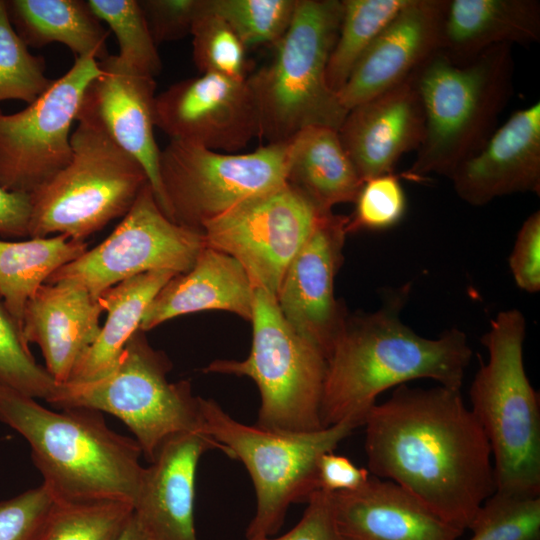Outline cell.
<instances>
[{
  "label": "cell",
  "mask_w": 540,
  "mask_h": 540,
  "mask_svg": "<svg viewBox=\"0 0 540 540\" xmlns=\"http://www.w3.org/2000/svg\"><path fill=\"white\" fill-rule=\"evenodd\" d=\"M332 498L345 540H457L464 532L400 485L372 474L360 488Z\"/></svg>",
  "instance_id": "obj_23"
},
{
  "label": "cell",
  "mask_w": 540,
  "mask_h": 540,
  "mask_svg": "<svg viewBox=\"0 0 540 540\" xmlns=\"http://www.w3.org/2000/svg\"><path fill=\"white\" fill-rule=\"evenodd\" d=\"M323 214L287 183L202 227L205 245L236 259L255 289L277 296L286 269Z\"/></svg>",
  "instance_id": "obj_14"
},
{
  "label": "cell",
  "mask_w": 540,
  "mask_h": 540,
  "mask_svg": "<svg viewBox=\"0 0 540 540\" xmlns=\"http://www.w3.org/2000/svg\"><path fill=\"white\" fill-rule=\"evenodd\" d=\"M539 40V1L448 0L440 51L465 65L493 46Z\"/></svg>",
  "instance_id": "obj_25"
},
{
  "label": "cell",
  "mask_w": 540,
  "mask_h": 540,
  "mask_svg": "<svg viewBox=\"0 0 540 540\" xmlns=\"http://www.w3.org/2000/svg\"><path fill=\"white\" fill-rule=\"evenodd\" d=\"M468 529L469 540H540V496L495 491Z\"/></svg>",
  "instance_id": "obj_36"
},
{
  "label": "cell",
  "mask_w": 540,
  "mask_h": 540,
  "mask_svg": "<svg viewBox=\"0 0 540 540\" xmlns=\"http://www.w3.org/2000/svg\"><path fill=\"white\" fill-rule=\"evenodd\" d=\"M448 0H410L357 62L338 92L353 107L412 76L440 51Z\"/></svg>",
  "instance_id": "obj_18"
},
{
  "label": "cell",
  "mask_w": 540,
  "mask_h": 540,
  "mask_svg": "<svg viewBox=\"0 0 540 540\" xmlns=\"http://www.w3.org/2000/svg\"><path fill=\"white\" fill-rule=\"evenodd\" d=\"M204 246L202 231L170 220L147 183L103 242L56 270L45 283L74 282L98 299L106 289L143 273H186Z\"/></svg>",
  "instance_id": "obj_12"
},
{
  "label": "cell",
  "mask_w": 540,
  "mask_h": 540,
  "mask_svg": "<svg viewBox=\"0 0 540 540\" xmlns=\"http://www.w3.org/2000/svg\"><path fill=\"white\" fill-rule=\"evenodd\" d=\"M363 426L369 472L462 531L496 490L489 441L459 389L400 385Z\"/></svg>",
  "instance_id": "obj_1"
},
{
  "label": "cell",
  "mask_w": 540,
  "mask_h": 540,
  "mask_svg": "<svg viewBox=\"0 0 540 540\" xmlns=\"http://www.w3.org/2000/svg\"><path fill=\"white\" fill-rule=\"evenodd\" d=\"M246 540H345L336 524L332 493L318 489L307 501L299 522L287 533Z\"/></svg>",
  "instance_id": "obj_42"
},
{
  "label": "cell",
  "mask_w": 540,
  "mask_h": 540,
  "mask_svg": "<svg viewBox=\"0 0 540 540\" xmlns=\"http://www.w3.org/2000/svg\"><path fill=\"white\" fill-rule=\"evenodd\" d=\"M154 124L170 140L232 153L259 136L256 107L245 80L211 73L172 84L155 97Z\"/></svg>",
  "instance_id": "obj_15"
},
{
  "label": "cell",
  "mask_w": 540,
  "mask_h": 540,
  "mask_svg": "<svg viewBox=\"0 0 540 540\" xmlns=\"http://www.w3.org/2000/svg\"><path fill=\"white\" fill-rule=\"evenodd\" d=\"M202 432L240 460L256 493L246 539L275 536L293 503H307L319 489L318 462L359 427L351 420L309 432H283L243 424L212 399L200 397Z\"/></svg>",
  "instance_id": "obj_7"
},
{
  "label": "cell",
  "mask_w": 540,
  "mask_h": 540,
  "mask_svg": "<svg viewBox=\"0 0 540 540\" xmlns=\"http://www.w3.org/2000/svg\"><path fill=\"white\" fill-rule=\"evenodd\" d=\"M472 206L513 193L540 194V103L515 111L449 178Z\"/></svg>",
  "instance_id": "obj_20"
},
{
  "label": "cell",
  "mask_w": 540,
  "mask_h": 540,
  "mask_svg": "<svg viewBox=\"0 0 540 540\" xmlns=\"http://www.w3.org/2000/svg\"><path fill=\"white\" fill-rule=\"evenodd\" d=\"M252 344L244 360H215L205 373L251 378L260 393L256 426L274 431L309 432L324 428L321 400L326 357L284 319L276 298L255 289Z\"/></svg>",
  "instance_id": "obj_10"
},
{
  "label": "cell",
  "mask_w": 540,
  "mask_h": 540,
  "mask_svg": "<svg viewBox=\"0 0 540 540\" xmlns=\"http://www.w3.org/2000/svg\"><path fill=\"white\" fill-rule=\"evenodd\" d=\"M171 363L153 349L137 330L126 343L115 367L103 377L85 383L62 384L50 402L64 409L83 407L112 414L134 434L150 463L170 437L202 432L200 397L188 381L169 382Z\"/></svg>",
  "instance_id": "obj_9"
},
{
  "label": "cell",
  "mask_w": 540,
  "mask_h": 540,
  "mask_svg": "<svg viewBox=\"0 0 540 540\" xmlns=\"http://www.w3.org/2000/svg\"><path fill=\"white\" fill-rule=\"evenodd\" d=\"M175 275L170 271H151L106 289L98 297L100 305L107 312L105 323L66 384L94 381L109 373L117 364L128 340L139 330L148 305Z\"/></svg>",
  "instance_id": "obj_27"
},
{
  "label": "cell",
  "mask_w": 540,
  "mask_h": 540,
  "mask_svg": "<svg viewBox=\"0 0 540 540\" xmlns=\"http://www.w3.org/2000/svg\"><path fill=\"white\" fill-rule=\"evenodd\" d=\"M297 0H209L245 48L275 46L292 21Z\"/></svg>",
  "instance_id": "obj_37"
},
{
  "label": "cell",
  "mask_w": 540,
  "mask_h": 540,
  "mask_svg": "<svg viewBox=\"0 0 540 540\" xmlns=\"http://www.w3.org/2000/svg\"><path fill=\"white\" fill-rule=\"evenodd\" d=\"M117 540H158L143 524L132 515L125 529Z\"/></svg>",
  "instance_id": "obj_45"
},
{
  "label": "cell",
  "mask_w": 540,
  "mask_h": 540,
  "mask_svg": "<svg viewBox=\"0 0 540 540\" xmlns=\"http://www.w3.org/2000/svg\"><path fill=\"white\" fill-rule=\"evenodd\" d=\"M132 515L124 501H57L37 540H117Z\"/></svg>",
  "instance_id": "obj_31"
},
{
  "label": "cell",
  "mask_w": 540,
  "mask_h": 540,
  "mask_svg": "<svg viewBox=\"0 0 540 540\" xmlns=\"http://www.w3.org/2000/svg\"><path fill=\"white\" fill-rule=\"evenodd\" d=\"M71 159L32 192L30 238L65 235L83 240L124 217L149 183L142 165L93 121L78 117Z\"/></svg>",
  "instance_id": "obj_8"
},
{
  "label": "cell",
  "mask_w": 540,
  "mask_h": 540,
  "mask_svg": "<svg viewBox=\"0 0 540 540\" xmlns=\"http://www.w3.org/2000/svg\"><path fill=\"white\" fill-rule=\"evenodd\" d=\"M416 72L350 109L338 130L342 146L364 182L393 173L398 160L417 151L422 142L425 114Z\"/></svg>",
  "instance_id": "obj_19"
},
{
  "label": "cell",
  "mask_w": 540,
  "mask_h": 540,
  "mask_svg": "<svg viewBox=\"0 0 540 540\" xmlns=\"http://www.w3.org/2000/svg\"><path fill=\"white\" fill-rule=\"evenodd\" d=\"M87 3L114 33L119 45L117 56L140 73L155 78L162 69L161 59L139 1L87 0Z\"/></svg>",
  "instance_id": "obj_32"
},
{
  "label": "cell",
  "mask_w": 540,
  "mask_h": 540,
  "mask_svg": "<svg viewBox=\"0 0 540 540\" xmlns=\"http://www.w3.org/2000/svg\"><path fill=\"white\" fill-rule=\"evenodd\" d=\"M0 422L28 442L42 484L58 501L116 500L133 506L145 470L141 448L112 430L100 411L51 410L0 384Z\"/></svg>",
  "instance_id": "obj_3"
},
{
  "label": "cell",
  "mask_w": 540,
  "mask_h": 540,
  "mask_svg": "<svg viewBox=\"0 0 540 540\" xmlns=\"http://www.w3.org/2000/svg\"><path fill=\"white\" fill-rule=\"evenodd\" d=\"M516 285L528 292L540 290V212H533L522 224L509 257Z\"/></svg>",
  "instance_id": "obj_41"
},
{
  "label": "cell",
  "mask_w": 540,
  "mask_h": 540,
  "mask_svg": "<svg viewBox=\"0 0 540 540\" xmlns=\"http://www.w3.org/2000/svg\"><path fill=\"white\" fill-rule=\"evenodd\" d=\"M104 312L86 288L70 281L44 283L28 300L23 314L25 341L36 343L45 368L66 384L75 367L96 341Z\"/></svg>",
  "instance_id": "obj_22"
},
{
  "label": "cell",
  "mask_w": 540,
  "mask_h": 540,
  "mask_svg": "<svg viewBox=\"0 0 540 540\" xmlns=\"http://www.w3.org/2000/svg\"><path fill=\"white\" fill-rule=\"evenodd\" d=\"M349 217L321 214L301 249L288 265L276 301L287 323L327 357L347 316L334 295L343 262Z\"/></svg>",
  "instance_id": "obj_16"
},
{
  "label": "cell",
  "mask_w": 540,
  "mask_h": 540,
  "mask_svg": "<svg viewBox=\"0 0 540 540\" xmlns=\"http://www.w3.org/2000/svg\"><path fill=\"white\" fill-rule=\"evenodd\" d=\"M87 250V242L65 235L0 240V296L21 327L25 306L38 288Z\"/></svg>",
  "instance_id": "obj_29"
},
{
  "label": "cell",
  "mask_w": 540,
  "mask_h": 540,
  "mask_svg": "<svg viewBox=\"0 0 540 540\" xmlns=\"http://www.w3.org/2000/svg\"><path fill=\"white\" fill-rule=\"evenodd\" d=\"M57 501L44 484L0 501V540H37Z\"/></svg>",
  "instance_id": "obj_39"
},
{
  "label": "cell",
  "mask_w": 540,
  "mask_h": 540,
  "mask_svg": "<svg viewBox=\"0 0 540 540\" xmlns=\"http://www.w3.org/2000/svg\"><path fill=\"white\" fill-rule=\"evenodd\" d=\"M99 62L75 58L72 67L23 110L0 111V186L31 194L70 161V129Z\"/></svg>",
  "instance_id": "obj_13"
},
{
  "label": "cell",
  "mask_w": 540,
  "mask_h": 540,
  "mask_svg": "<svg viewBox=\"0 0 540 540\" xmlns=\"http://www.w3.org/2000/svg\"><path fill=\"white\" fill-rule=\"evenodd\" d=\"M45 60L30 53L14 29L6 1L0 0V102L36 100L52 84Z\"/></svg>",
  "instance_id": "obj_33"
},
{
  "label": "cell",
  "mask_w": 540,
  "mask_h": 540,
  "mask_svg": "<svg viewBox=\"0 0 540 540\" xmlns=\"http://www.w3.org/2000/svg\"><path fill=\"white\" fill-rule=\"evenodd\" d=\"M156 45L191 34L202 0H140Z\"/></svg>",
  "instance_id": "obj_40"
},
{
  "label": "cell",
  "mask_w": 540,
  "mask_h": 540,
  "mask_svg": "<svg viewBox=\"0 0 540 540\" xmlns=\"http://www.w3.org/2000/svg\"><path fill=\"white\" fill-rule=\"evenodd\" d=\"M287 143L244 154L170 140L161 150L160 208L173 222L202 231L237 204L286 183Z\"/></svg>",
  "instance_id": "obj_11"
},
{
  "label": "cell",
  "mask_w": 540,
  "mask_h": 540,
  "mask_svg": "<svg viewBox=\"0 0 540 540\" xmlns=\"http://www.w3.org/2000/svg\"><path fill=\"white\" fill-rule=\"evenodd\" d=\"M410 0H342V17L326 81L338 94L364 53Z\"/></svg>",
  "instance_id": "obj_30"
},
{
  "label": "cell",
  "mask_w": 540,
  "mask_h": 540,
  "mask_svg": "<svg viewBox=\"0 0 540 540\" xmlns=\"http://www.w3.org/2000/svg\"><path fill=\"white\" fill-rule=\"evenodd\" d=\"M513 74L510 44L493 46L465 65L454 64L441 51L430 57L416 72L425 130L408 177L435 173L450 178L476 155L513 93Z\"/></svg>",
  "instance_id": "obj_4"
},
{
  "label": "cell",
  "mask_w": 540,
  "mask_h": 540,
  "mask_svg": "<svg viewBox=\"0 0 540 540\" xmlns=\"http://www.w3.org/2000/svg\"><path fill=\"white\" fill-rule=\"evenodd\" d=\"M193 60L201 74L245 80L246 48L230 26L202 0L191 34Z\"/></svg>",
  "instance_id": "obj_34"
},
{
  "label": "cell",
  "mask_w": 540,
  "mask_h": 540,
  "mask_svg": "<svg viewBox=\"0 0 540 540\" xmlns=\"http://www.w3.org/2000/svg\"><path fill=\"white\" fill-rule=\"evenodd\" d=\"M286 183L326 213L337 204L355 202L364 181L338 130L311 126L287 142Z\"/></svg>",
  "instance_id": "obj_26"
},
{
  "label": "cell",
  "mask_w": 540,
  "mask_h": 540,
  "mask_svg": "<svg viewBox=\"0 0 540 540\" xmlns=\"http://www.w3.org/2000/svg\"><path fill=\"white\" fill-rule=\"evenodd\" d=\"M9 19L28 47L65 45L75 58L109 56V32L83 0H9Z\"/></svg>",
  "instance_id": "obj_28"
},
{
  "label": "cell",
  "mask_w": 540,
  "mask_h": 540,
  "mask_svg": "<svg viewBox=\"0 0 540 540\" xmlns=\"http://www.w3.org/2000/svg\"><path fill=\"white\" fill-rule=\"evenodd\" d=\"M354 203L356 206L348 220V233L392 228L401 221L406 211L405 192L399 178L393 173L366 180Z\"/></svg>",
  "instance_id": "obj_38"
},
{
  "label": "cell",
  "mask_w": 540,
  "mask_h": 540,
  "mask_svg": "<svg viewBox=\"0 0 540 540\" xmlns=\"http://www.w3.org/2000/svg\"><path fill=\"white\" fill-rule=\"evenodd\" d=\"M526 321L521 311H501L481 342V361L470 387V410L491 447L496 490L540 496V408L523 362Z\"/></svg>",
  "instance_id": "obj_6"
},
{
  "label": "cell",
  "mask_w": 540,
  "mask_h": 540,
  "mask_svg": "<svg viewBox=\"0 0 540 540\" xmlns=\"http://www.w3.org/2000/svg\"><path fill=\"white\" fill-rule=\"evenodd\" d=\"M255 288L232 256L204 246L193 267L172 277L146 308L139 330L148 331L181 315L221 310L251 321Z\"/></svg>",
  "instance_id": "obj_24"
},
{
  "label": "cell",
  "mask_w": 540,
  "mask_h": 540,
  "mask_svg": "<svg viewBox=\"0 0 540 540\" xmlns=\"http://www.w3.org/2000/svg\"><path fill=\"white\" fill-rule=\"evenodd\" d=\"M318 486L326 492L353 491L364 485L371 473L345 456L328 452L318 462Z\"/></svg>",
  "instance_id": "obj_43"
},
{
  "label": "cell",
  "mask_w": 540,
  "mask_h": 540,
  "mask_svg": "<svg viewBox=\"0 0 540 540\" xmlns=\"http://www.w3.org/2000/svg\"><path fill=\"white\" fill-rule=\"evenodd\" d=\"M220 445L201 431L168 438L145 467L133 513L158 540H198L194 525L195 480L203 453Z\"/></svg>",
  "instance_id": "obj_21"
},
{
  "label": "cell",
  "mask_w": 540,
  "mask_h": 540,
  "mask_svg": "<svg viewBox=\"0 0 540 540\" xmlns=\"http://www.w3.org/2000/svg\"><path fill=\"white\" fill-rule=\"evenodd\" d=\"M31 211L30 194L7 191L0 186V235L28 236Z\"/></svg>",
  "instance_id": "obj_44"
},
{
  "label": "cell",
  "mask_w": 540,
  "mask_h": 540,
  "mask_svg": "<svg viewBox=\"0 0 540 540\" xmlns=\"http://www.w3.org/2000/svg\"><path fill=\"white\" fill-rule=\"evenodd\" d=\"M0 384L50 403L59 384L36 362L14 319L0 296Z\"/></svg>",
  "instance_id": "obj_35"
},
{
  "label": "cell",
  "mask_w": 540,
  "mask_h": 540,
  "mask_svg": "<svg viewBox=\"0 0 540 540\" xmlns=\"http://www.w3.org/2000/svg\"><path fill=\"white\" fill-rule=\"evenodd\" d=\"M98 62L100 74L86 88L77 118L100 126L142 165L160 206L161 150L154 137L155 79L128 66L117 55Z\"/></svg>",
  "instance_id": "obj_17"
},
{
  "label": "cell",
  "mask_w": 540,
  "mask_h": 540,
  "mask_svg": "<svg viewBox=\"0 0 540 540\" xmlns=\"http://www.w3.org/2000/svg\"><path fill=\"white\" fill-rule=\"evenodd\" d=\"M410 285L390 289L374 312L346 316L326 357L322 426L344 420L363 426L384 391L428 378L461 389L472 358L466 334L451 328L437 338L418 335L401 319Z\"/></svg>",
  "instance_id": "obj_2"
},
{
  "label": "cell",
  "mask_w": 540,
  "mask_h": 540,
  "mask_svg": "<svg viewBox=\"0 0 540 540\" xmlns=\"http://www.w3.org/2000/svg\"><path fill=\"white\" fill-rule=\"evenodd\" d=\"M342 17V0H297L272 60L246 81L267 144L289 142L311 126L339 130L348 111L326 81Z\"/></svg>",
  "instance_id": "obj_5"
}]
</instances>
